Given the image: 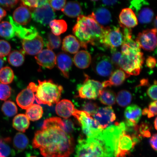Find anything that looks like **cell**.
<instances>
[{"label":"cell","instance_id":"cell-1","mask_svg":"<svg viewBox=\"0 0 157 157\" xmlns=\"http://www.w3.org/2000/svg\"><path fill=\"white\" fill-rule=\"evenodd\" d=\"M32 144L44 157H69L75 149L73 137L65 131L63 121L58 117L44 120L41 130L35 133Z\"/></svg>","mask_w":157,"mask_h":157},{"label":"cell","instance_id":"cell-2","mask_svg":"<svg viewBox=\"0 0 157 157\" xmlns=\"http://www.w3.org/2000/svg\"><path fill=\"white\" fill-rule=\"evenodd\" d=\"M115 142L114 135L107 129L97 136L80 138L76 147V157H113Z\"/></svg>","mask_w":157,"mask_h":157},{"label":"cell","instance_id":"cell-3","mask_svg":"<svg viewBox=\"0 0 157 157\" xmlns=\"http://www.w3.org/2000/svg\"><path fill=\"white\" fill-rule=\"evenodd\" d=\"M123 41L121 48V58L119 67L129 75L140 73L144 61L141 48L132 37L131 29L124 27Z\"/></svg>","mask_w":157,"mask_h":157},{"label":"cell","instance_id":"cell-4","mask_svg":"<svg viewBox=\"0 0 157 157\" xmlns=\"http://www.w3.org/2000/svg\"><path fill=\"white\" fill-rule=\"evenodd\" d=\"M105 28L98 24L91 15L88 16L80 15L73 27V33L80 46L87 49L88 44H100Z\"/></svg>","mask_w":157,"mask_h":157},{"label":"cell","instance_id":"cell-5","mask_svg":"<svg viewBox=\"0 0 157 157\" xmlns=\"http://www.w3.org/2000/svg\"><path fill=\"white\" fill-rule=\"evenodd\" d=\"M37 86L33 82L30 84L33 91L36 93V101L39 104L52 106L57 103L61 97L63 88L61 86L54 83L52 80H38Z\"/></svg>","mask_w":157,"mask_h":157},{"label":"cell","instance_id":"cell-6","mask_svg":"<svg viewBox=\"0 0 157 157\" xmlns=\"http://www.w3.org/2000/svg\"><path fill=\"white\" fill-rule=\"evenodd\" d=\"M72 115L77 119L81 125L82 131L87 137L97 136L103 130L93 117L85 111L75 109Z\"/></svg>","mask_w":157,"mask_h":157},{"label":"cell","instance_id":"cell-7","mask_svg":"<svg viewBox=\"0 0 157 157\" xmlns=\"http://www.w3.org/2000/svg\"><path fill=\"white\" fill-rule=\"evenodd\" d=\"M136 134H130L128 132L127 127L120 135L115 152V157H126L139 142Z\"/></svg>","mask_w":157,"mask_h":157},{"label":"cell","instance_id":"cell-8","mask_svg":"<svg viewBox=\"0 0 157 157\" xmlns=\"http://www.w3.org/2000/svg\"><path fill=\"white\" fill-rule=\"evenodd\" d=\"M123 41V34L120 28L115 26H109L105 28L100 44L111 50L122 45Z\"/></svg>","mask_w":157,"mask_h":157},{"label":"cell","instance_id":"cell-9","mask_svg":"<svg viewBox=\"0 0 157 157\" xmlns=\"http://www.w3.org/2000/svg\"><path fill=\"white\" fill-rule=\"evenodd\" d=\"M149 3L144 0H134L130 2V8L136 15L137 20L141 24L150 23L154 17V13L149 7Z\"/></svg>","mask_w":157,"mask_h":157},{"label":"cell","instance_id":"cell-10","mask_svg":"<svg viewBox=\"0 0 157 157\" xmlns=\"http://www.w3.org/2000/svg\"><path fill=\"white\" fill-rule=\"evenodd\" d=\"M103 88L102 84L100 82L90 79L87 77L83 84H78L77 89L79 97L83 99H95Z\"/></svg>","mask_w":157,"mask_h":157},{"label":"cell","instance_id":"cell-11","mask_svg":"<svg viewBox=\"0 0 157 157\" xmlns=\"http://www.w3.org/2000/svg\"><path fill=\"white\" fill-rule=\"evenodd\" d=\"M92 67L98 75L107 77L113 73L114 66L109 56L104 54L96 56L92 61Z\"/></svg>","mask_w":157,"mask_h":157},{"label":"cell","instance_id":"cell-12","mask_svg":"<svg viewBox=\"0 0 157 157\" xmlns=\"http://www.w3.org/2000/svg\"><path fill=\"white\" fill-rule=\"evenodd\" d=\"M157 29H147L139 33L136 42L140 48L148 51H152L157 46Z\"/></svg>","mask_w":157,"mask_h":157},{"label":"cell","instance_id":"cell-13","mask_svg":"<svg viewBox=\"0 0 157 157\" xmlns=\"http://www.w3.org/2000/svg\"><path fill=\"white\" fill-rule=\"evenodd\" d=\"M92 116L103 130L111 126L116 118L112 107L110 106L98 108Z\"/></svg>","mask_w":157,"mask_h":157},{"label":"cell","instance_id":"cell-14","mask_svg":"<svg viewBox=\"0 0 157 157\" xmlns=\"http://www.w3.org/2000/svg\"><path fill=\"white\" fill-rule=\"evenodd\" d=\"M31 11V17L33 20L45 26L50 23L56 17L55 11L49 3L37 7Z\"/></svg>","mask_w":157,"mask_h":157},{"label":"cell","instance_id":"cell-15","mask_svg":"<svg viewBox=\"0 0 157 157\" xmlns=\"http://www.w3.org/2000/svg\"><path fill=\"white\" fill-rule=\"evenodd\" d=\"M10 23L12 25L15 35L19 38L24 40H30L38 35V32L35 27L31 26L26 28L17 24L13 20L11 16H9Z\"/></svg>","mask_w":157,"mask_h":157},{"label":"cell","instance_id":"cell-16","mask_svg":"<svg viewBox=\"0 0 157 157\" xmlns=\"http://www.w3.org/2000/svg\"><path fill=\"white\" fill-rule=\"evenodd\" d=\"M56 58L54 52L48 49L42 50L35 56L39 65L49 69L53 68L56 64Z\"/></svg>","mask_w":157,"mask_h":157},{"label":"cell","instance_id":"cell-17","mask_svg":"<svg viewBox=\"0 0 157 157\" xmlns=\"http://www.w3.org/2000/svg\"><path fill=\"white\" fill-rule=\"evenodd\" d=\"M21 44L24 52L31 56L38 54L42 50L44 45V40L39 35L31 40H23Z\"/></svg>","mask_w":157,"mask_h":157},{"label":"cell","instance_id":"cell-18","mask_svg":"<svg viewBox=\"0 0 157 157\" xmlns=\"http://www.w3.org/2000/svg\"><path fill=\"white\" fill-rule=\"evenodd\" d=\"M142 115V109L138 106L133 105L127 107L124 112L126 126L135 127L137 126Z\"/></svg>","mask_w":157,"mask_h":157},{"label":"cell","instance_id":"cell-19","mask_svg":"<svg viewBox=\"0 0 157 157\" xmlns=\"http://www.w3.org/2000/svg\"><path fill=\"white\" fill-rule=\"evenodd\" d=\"M35 94L30 85L21 91L17 95L16 101L17 105L23 109H27L34 103Z\"/></svg>","mask_w":157,"mask_h":157},{"label":"cell","instance_id":"cell-20","mask_svg":"<svg viewBox=\"0 0 157 157\" xmlns=\"http://www.w3.org/2000/svg\"><path fill=\"white\" fill-rule=\"evenodd\" d=\"M119 18L121 27L130 29L138 25V20L136 15L130 8L123 9L120 13Z\"/></svg>","mask_w":157,"mask_h":157},{"label":"cell","instance_id":"cell-21","mask_svg":"<svg viewBox=\"0 0 157 157\" xmlns=\"http://www.w3.org/2000/svg\"><path fill=\"white\" fill-rule=\"evenodd\" d=\"M56 64L64 77L68 78L72 65L71 58L65 53L60 52L56 56Z\"/></svg>","mask_w":157,"mask_h":157},{"label":"cell","instance_id":"cell-22","mask_svg":"<svg viewBox=\"0 0 157 157\" xmlns=\"http://www.w3.org/2000/svg\"><path fill=\"white\" fill-rule=\"evenodd\" d=\"M75 109L73 104L67 99L59 101L56 107L57 114L65 119H67L71 116Z\"/></svg>","mask_w":157,"mask_h":157},{"label":"cell","instance_id":"cell-23","mask_svg":"<svg viewBox=\"0 0 157 157\" xmlns=\"http://www.w3.org/2000/svg\"><path fill=\"white\" fill-rule=\"evenodd\" d=\"M13 20L21 25L28 24L32 18L30 10L22 6L15 10L13 13Z\"/></svg>","mask_w":157,"mask_h":157},{"label":"cell","instance_id":"cell-24","mask_svg":"<svg viewBox=\"0 0 157 157\" xmlns=\"http://www.w3.org/2000/svg\"><path fill=\"white\" fill-rule=\"evenodd\" d=\"M129 76L121 69L117 70L111 74L109 80L104 82L102 83L103 87L121 85Z\"/></svg>","mask_w":157,"mask_h":157},{"label":"cell","instance_id":"cell-25","mask_svg":"<svg viewBox=\"0 0 157 157\" xmlns=\"http://www.w3.org/2000/svg\"><path fill=\"white\" fill-rule=\"evenodd\" d=\"M98 24L103 27L111 22L112 16L110 12L105 7L98 8L91 14Z\"/></svg>","mask_w":157,"mask_h":157},{"label":"cell","instance_id":"cell-26","mask_svg":"<svg viewBox=\"0 0 157 157\" xmlns=\"http://www.w3.org/2000/svg\"><path fill=\"white\" fill-rule=\"evenodd\" d=\"M80 45L76 37L70 35L65 37L62 43V50L71 54L77 53L80 49Z\"/></svg>","mask_w":157,"mask_h":157},{"label":"cell","instance_id":"cell-27","mask_svg":"<svg viewBox=\"0 0 157 157\" xmlns=\"http://www.w3.org/2000/svg\"><path fill=\"white\" fill-rule=\"evenodd\" d=\"M73 61L77 67L80 69H85L89 67L92 62V58L89 52L86 51L82 50L76 54Z\"/></svg>","mask_w":157,"mask_h":157},{"label":"cell","instance_id":"cell-28","mask_svg":"<svg viewBox=\"0 0 157 157\" xmlns=\"http://www.w3.org/2000/svg\"><path fill=\"white\" fill-rule=\"evenodd\" d=\"M62 11L68 17L74 18L80 15L82 12V9L78 2L70 1L66 4Z\"/></svg>","mask_w":157,"mask_h":157},{"label":"cell","instance_id":"cell-29","mask_svg":"<svg viewBox=\"0 0 157 157\" xmlns=\"http://www.w3.org/2000/svg\"><path fill=\"white\" fill-rule=\"evenodd\" d=\"M30 122L26 115L19 114L14 117L13 120V127L16 130L22 132H25L29 128Z\"/></svg>","mask_w":157,"mask_h":157},{"label":"cell","instance_id":"cell-30","mask_svg":"<svg viewBox=\"0 0 157 157\" xmlns=\"http://www.w3.org/2000/svg\"><path fill=\"white\" fill-rule=\"evenodd\" d=\"M27 137L22 133H17L13 139V146L18 151H22L25 150L29 144Z\"/></svg>","mask_w":157,"mask_h":157},{"label":"cell","instance_id":"cell-31","mask_svg":"<svg viewBox=\"0 0 157 157\" xmlns=\"http://www.w3.org/2000/svg\"><path fill=\"white\" fill-rule=\"evenodd\" d=\"M50 26L52 34L59 36L65 32L67 29V25L63 20L54 19L50 23Z\"/></svg>","mask_w":157,"mask_h":157},{"label":"cell","instance_id":"cell-32","mask_svg":"<svg viewBox=\"0 0 157 157\" xmlns=\"http://www.w3.org/2000/svg\"><path fill=\"white\" fill-rule=\"evenodd\" d=\"M11 143V139L9 137H0V154L3 157H8L15 155V151L10 146Z\"/></svg>","mask_w":157,"mask_h":157},{"label":"cell","instance_id":"cell-33","mask_svg":"<svg viewBox=\"0 0 157 157\" xmlns=\"http://www.w3.org/2000/svg\"><path fill=\"white\" fill-rule=\"evenodd\" d=\"M44 111L40 105L34 104L27 109L26 116L33 121L39 120L42 117Z\"/></svg>","mask_w":157,"mask_h":157},{"label":"cell","instance_id":"cell-34","mask_svg":"<svg viewBox=\"0 0 157 157\" xmlns=\"http://www.w3.org/2000/svg\"><path fill=\"white\" fill-rule=\"evenodd\" d=\"M12 25L7 21H2L0 23V36L7 40L15 36Z\"/></svg>","mask_w":157,"mask_h":157},{"label":"cell","instance_id":"cell-35","mask_svg":"<svg viewBox=\"0 0 157 157\" xmlns=\"http://www.w3.org/2000/svg\"><path fill=\"white\" fill-rule=\"evenodd\" d=\"M98 97L99 101L104 105H111L115 103V94L111 90H102L100 92Z\"/></svg>","mask_w":157,"mask_h":157},{"label":"cell","instance_id":"cell-36","mask_svg":"<svg viewBox=\"0 0 157 157\" xmlns=\"http://www.w3.org/2000/svg\"><path fill=\"white\" fill-rule=\"evenodd\" d=\"M8 60L12 66L18 67L22 65L25 61L24 55L18 51H13L9 54Z\"/></svg>","mask_w":157,"mask_h":157},{"label":"cell","instance_id":"cell-37","mask_svg":"<svg viewBox=\"0 0 157 157\" xmlns=\"http://www.w3.org/2000/svg\"><path fill=\"white\" fill-rule=\"evenodd\" d=\"M14 78V73L10 67H5L0 70V82L2 84H6L11 83Z\"/></svg>","mask_w":157,"mask_h":157},{"label":"cell","instance_id":"cell-38","mask_svg":"<svg viewBox=\"0 0 157 157\" xmlns=\"http://www.w3.org/2000/svg\"><path fill=\"white\" fill-rule=\"evenodd\" d=\"M132 99L131 94L127 90H121L119 92L116 98L118 105L123 107L129 105Z\"/></svg>","mask_w":157,"mask_h":157},{"label":"cell","instance_id":"cell-39","mask_svg":"<svg viewBox=\"0 0 157 157\" xmlns=\"http://www.w3.org/2000/svg\"><path fill=\"white\" fill-rule=\"evenodd\" d=\"M2 111L6 116L11 117L16 114L17 109L14 102L11 101H5L2 105Z\"/></svg>","mask_w":157,"mask_h":157},{"label":"cell","instance_id":"cell-40","mask_svg":"<svg viewBox=\"0 0 157 157\" xmlns=\"http://www.w3.org/2000/svg\"><path fill=\"white\" fill-rule=\"evenodd\" d=\"M61 44L60 37L56 36L52 33H49L48 40L46 43V46L48 50H52L59 48Z\"/></svg>","mask_w":157,"mask_h":157},{"label":"cell","instance_id":"cell-41","mask_svg":"<svg viewBox=\"0 0 157 157\" xmlns=\"http://www.w3.org/2000/svg\"><path fill=\"white\" fill-rule=\"evenodd\" d=\"M12 89L7 84L0 83V100L6 101L10 97Z\"/></svg>","mask_w":157,"mask_h":157},{"label":"cell","instance_id":"cell-42","mask_svg":"<svg viewBox=\"0 0 157 157\" xmlns=\"http://www.w3.org/2000/svg\"><path fill=\"white\" fill-rule=\"evenodd\" d=\"M11 46L9 43L4 40H0V57H5L9 54Z\"/></svg>","mask_w":157,"mask_h":157},{"label":"cell","instance_id":"cell-43","mask_svg":"<svg viewBox=\"0 0 157 157\" xmlns=\"http://www.w3.org/2000/svg\"><path fill=\"white\" fill-rule=\"evenodd\" d=\"M98 108L97 104L92 101L86 102L82 105L83 111L91 116L96 113Z\"/></svg>","mask_w":157,"mask_h":157},{"label":"cell","instance_id":"cell-44","mask_svg":"<svg viewBox=\"0 0 157 157\" xmlns=\"http://www.w3.org/2000/svg\"><path fill=\"white\" fill-rule=\"evenodd\" d=\"M148 125L145 123H142L139 128L135 127V130L138 131L139 133V136L144 137H150L151 136V133L149 130Z\"/></svg>","mask_w":157,"mask_h":157},{"label":"cell","instance_id":"cell-45","mask_svg":"<svg viewBox=\"0 0 157 157\" xmlns=\"http://www.w3.org/2000/svg\"><path fill=\"white\" fill-rule=\"evenodd\" d=\"M111 52L112 56L110 59L112 62L113 65L119 66L122 56L121 52L117 51L116 49H111Z\"/></svg>","mask_w":157,"mask_h":157},{"label":"cell","instance_id":"cell-46","mask_svg":"<svg viewBox=\"0 0 157 157\" xmlns=\"http://www.w3.org/2000/svg\"><path fill=\"white\" fill-rule=\"evenodd\" d=\"M20 2L21 6L27 7L31 11L38 7V1L36 0H25L21 1Z\"/></svg>","mask_w":157,"mask_h":157},{"label":"cell","instance_id":"cell-47","mask_svg":"<svg viewBox=\"0 0 157 157\" xmlns=\"http://www.w3.org/2000/svg\"><path fill=\"white\" fill-rule=\"evenodd\" d=\"M66 2V1H49V4L54 10H59L63 8Z\"/></svg>","mask_w":157,"mask_h":157},{"label":"cell","instance_id":"cell-48","mask_svg":"<svg viewBox=\"0 0 157 157\" xmlns=\"http://www.w3.org/2000/svg\"><path fill=\"white\" fill-rule=\"evenodd\" d=\"M18 1H0V6L3 8L10 10L15 7L18 3Z\"/></svg>","mask_w":157,"mask_h":157},{"label":"cell","instance_id":"cell-49","mask_svg":"<svg viewBox=\"0 0 157 157\" xmlns=\"http://www.w3.org/2000/svg\"><path fill=\"white\" fill-rule=\"evenodd\" d=\"M157 101L151 103L147 109V115L148 118H151L157 114Z\"/></svg>","mask_w":157,"mask_h":157},{"label":"cell","instance_id":"cell-50","mask_svg":"<svg viewBox=\"0 0 157 157\" xmlns=\"http://www.w3.org/2000/svg\"><path fill=\"white\" fill-rule=\"evenodd\" d=\"M64 124V130L66 132L71 134L74 129V125L71 120L65 119L63 120Z\"/></svg>","mask_w":157,"mask_h":157},{"label":"cell","instance_id":"cell-51","mask_svg":"<svg viewBox=\"0 0 157 157\" xmlns=\"http://www.w3.org/2000/svg\"><path fill=\"white\" fill-rule=\"evenodd\" d=\"M147 94L151 99L154 101L157 100V83L155 81L154 84L149 87L147 91Z\"/></svg>","mask_w":157,"mask_h":157},{"label":"cell","instance_id":"cell-52","mask_svg":"<svg viewBox=\"0 0 157 157\" xmlns=\"http://www.w3.org/2000/svg\"><path fill=\"white\" fill-rule=\"evenodd\" d=\"M146 63L147 67L150 68H154L156 66V59L152 56H149L147 59Z\"/></svg>","mask_w":157,"mask_h":157},{"label":"cell","instance_id":"cell-53","mask_svg":"<svg viewBox=\"0 0 157 157\" xmlns=\"http://www.w3.org/2000/svg\"><path fill=\"white\" fill-rule=\"evenodd\" d=\"M157 134H155L153 135L151 137L150 140V143L151 146L154 150L156 151L157 147Z\"/></svg>","mask_w":157,"mask_h":157},{"label":"cell","instance_id":"cell-54","mask_svg":"<svg viewBox=\"0 0 157 157\" xmlns=\"http://www.w3.org/2000/svg\"><path fill=\"white\" fill-rule=\"evenodd\" d=\"M103 4L105 6H113L117 3V1H101Z\"/></svg>","mask_w":157,"mask_h":157},{"label":"cell","instance_id":"cell-55","mask_svg":"<svg viewBox=\"0 0 157 157\" xmlns=\"http://www.w3.org/2000/svg\"><path fill=\"white\" fill-rule=\"evenodd\" d=\"M7 12L5 9L0 6V21L6 15Z\"/></svg>","mask_w":157,"mask_h":157},{"label":"cell","instance_id":"cell-56","mask_svg":"<svg viewBox=\"0 0 157 157\" xmlns=\"http://www.w3.org/2000/svg\"><path fill=\"white\" fill-rule=\"evenodd\" d=\"M49 1H46V0H40V1H38V7L43 6L49 3Z\"/></svg>","mask_w":157,"mask_h":157},{"label":"cell","instance_id":"cell-57","mask_svg":"<svg viewBox=\"0 0 157 157\" xmlns=\"http://www.w3.org/2000/svg\"><path fill=\"white\" fill-rule=\"evenodd\" d=\"M4 63V61L3 59L0 57V70L3 68L2 67L3 66Z\"/></svg>","mask_w":157,"mask_h":157},{"label":"cell","instance_id":"cell-58","mask_svg":"<svg viewBox=\"0 0 157 157\" xmlns=\"http://www.w3.org/2000/svg\"><path fill=\"white\" fill-rule=\"evenodd\" d=\"M157 17H156L155 18L154 20V26L155 27V29H157Z\"/></svg>","mask_w":157,"mask_h":157},{"label":"cell","instance_id":"cell-59","mask_svg":"<svg viewBox=\"0 0 157 157\" xmlns=\"http://www.w3.org/2000/svg\"><path fill=\"white\" fill-rule=\"evenodd\" d=\"M157 117L155 119V120L154 121V127H155V129H156V130H157Z\"/></svg>","mask_w":157,"mask_h":157},{"label":"cell","instance_id":"cell-60","mask_svg":"<svg viewBox=\"0 0 157 157\" xmlns=\"http://www.w3.org/2000/svg\"><path fill=\"white\" fill-rule=\"evenodd\" d=\"M27 157H37L35 156H28Z\"/></svg>","mask_w":157,"mask_h":157},{"label":"cell","instance_id":"cell-61","mask_svg":"<svg viewBox=\"0 0 157 157\" xmlns=\"http://www.w3.org/2000/svg\"><path fill=\"white\" fill-rule=\"evenodd\" d=\"M0 157H3L2 156L1 154H0Z\"/></svg>","mask_w":157,"mask_h":157}]
</instances>
